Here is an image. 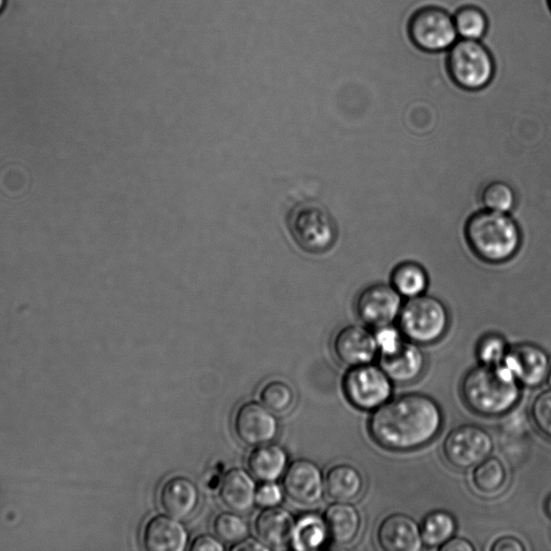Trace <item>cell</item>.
<instances>
[{"label": "cell", "mask_w": 551, "mask_h": 551, "mask_svg": "<svg viewBox=\"0 0 551 551\" xmlns=\"http://www.w3.org/2000/svg\"><path fill=\"white\" fill-rule=\"evenodd\" d=\"M219 498L230 511L245 514L257 503V487L252 476L244 470L226 473L219 488Z\"/></svg>", "instance_id": "d6986e66"}, {"label": "cell", "mask_w": 551, "mask_h": 551, "mask_svg": "<svg viewBox=\"0 0 551 551\" xmlns=\"http://www.w3.org/2000/svg\"><path fill=\"white\" fill-rule=\"evenodd\" d=\"M392 286L406 298H415L428 288V274L420 264L404 262L394 268L391 275Z\"/></svg>", "instance_id": "d4e9b609"}, {"label": "cell", "mask_w": 551, "mask_h": 551, "mask_svg": "<svg viewBox=\"0 0 551 551\" xmlns=\"http://www.w3.org/2000/svg\"><path fill=\"white\" fill-rule=\"evenodd\" d=\"M494 448L491 435L475 425H463L448 433L443 454L452 468L470 470L490 457Z\"/></svg>", "instance_id": "9c48e42d"}, {"label": "cell", "mask_w": 551, "mask_h": 551, "mask_svg": "<svg viewBox=\"0 0 551 551\" xmlns=\"http://www.w3.org/2000/svg\"><path fill=\"white\" fill-rule=\"evenodd\" d=\"M288 456L284 448L265 444L250 452L247 465L252 477L262 483H275L287 470Z\"/></svg>", "instance_id": "7402d4cb"}, {"label": "cell", "mask_w": 551, "mask_h": 551, "mask_svg": "<svg viewBox=\"0 0 551 551\" xmlns=\"http://www.w3.org/2000/svg\"><path fill=\"white\" fill-rule=\"evenodd\" d=\"M261 403L275 414L290 411L295 402L293 389L281 380L268 381L260 391Z\"/></svg>", "instance_id": "f1b7e54d"}, {"label": "cell", "mask_w": 551, "mask_h": 551, "mask_svg": "<svg viewBox=\"0 0 551 551\" xmlns=\"http://www.w3.org/2000/svg\"><path fill=\"white\" fill-rule=\"evenodd\" d=\"M188 543V530L177 518L158 515L145 525L143 544L148 551H185Z\"/></svg>", "instance_id": "2e32d148"}, {"label": "cell", "mask_w": 551, "mask_h": 551, "mask_svg": "<svg viewBox=\"0 0 551 551\" xmlns=\"http://www.w3.org/2000/svg\"><path fill=\"white\" fill-rule=\"evenodd\" d=\"M531 417L535 428L545 439L551 441V390L541 393L534 400Z\"/></svg>", "instance_id": "d6a6232c"}, {"label": "cell", "mask_w": 551, "mask_h": 551, "mask_svg": "<svg viewBox=\"0 0 551 551\" xmlns=\"http://www.w3.org/2000/svg\"><path fill=\"white\" fill-rule=\"evenodd\" d=\"M191 551H222V542L213 535L203 534L196 536L190 545Z\"/></svg>", "instance_id": "d590c367"}, {"label": "cell", "mask_w": 551, "mask_h": 551, "mask_svg": "<svg viewBox=\"0 0 551 551\" xmlns=\"http://www.w3.org/2000/svg\"><path fill=\"white\" fill-rule=\"evenodd\" d=\"M454 22L462 39L480 40L488 31L486 12L473 5L461 7L454 16Z\"/></svg>", "instance_id": "83f0119b"}, {"label": "cell", "mask_w": 551, "mask_h": 551, "mask_svg": "<svg viewBox=\"0 0 551 551\" xmlns=\"http://www.w3.org/2000/svg\"><path fill=\"white\" fill-rule=\"evenodd\" d=\"M282 486L290 500L304 506L317 504L326 490L319 466L306 459L296 460L288 466Z\"/></svg>", "instance_id": "7c38bea8"}, {"label": "cell", "mask_w": 551, "mask_h": 551, "mask_svg": "<svg viewBox=\"0 0 551 551\" xmlns=\"http://www.w3.org/2000/svg\"><path fill=\"white\" fill-rule=\"evenodd\" d=\"M377 539L386 551H419L425 545L417 521L404 514H392L381 521Z\"/></svg>", "instance_id": "9a60e30c"}, {"label": "cell", "mask_w": 551, "mask_h": 551, "mask_svg": "<svg viewBox=\"0 0 551 551\" xmlns=\"http://www.w3.org/2000/svg\"><path fill=\"white\" fill-rule=\"evenodd\" d=\"M407 28L413 44L419 50L429 53L450 50L459 36L454 17L445 9L435 6L417 10L409 19Z\"/></svg>", "instance_id": "52a82bcc"}, {"label": "cell", "mask_w": 551, "mask_h": 551, "mask_svg": "<svg viewBox=\"0 0 551 551\" xmlns=\"http://www.w3.org/2000/svg\"><path fill=\"white\" fill-rule=\"evenodd\" d=\"M443 422L442 409L435 400L426 394L409 393L375 409L369 432L381 448L406 452L431 443L439 435Z\"/></svg>", "instance_id": "6da1fadb"}, {"label": "cell", "mask_w": 551, "mask_h": 551, "mask_svg": "<svg viewBox=\"0 0 551 551\" xmlns=\"http://www.w3.org/2000/svg\"><path fill=\"white\" fill-rule=\"evenodd\" d=\"M460 390L466 407L487 418L512 412L521 398L520 384L504 364L474 367L463 377Z\"/></svg>", "instance_id": "7a4b0ae2"}, {"label": "cell", "mask_w": 551, "mask_h": 551, "mask_svg": "<svg viewBox=\"0 0 551 551\" xmlns=\"http://www.w3.org/2000/svg\"><path fill=\"white\" fill-rule=\"evenodd\" d=\"M420 528L423 544L431 548H440L454 538L457 522L455 517L448 512L434 511L423 519Z\"/></svg>", "instance_id": "484cf974"}, {"label": "cell", "mask_w": 551, "mask_h": 551, "mask_svg": "<svg viewBox=\"0 0 551 551\" xmlns=\"http://www.w3.org/2000/svg\"><path fill=\"white\" fill-rule=\"evenodd\" d=\"M482 201L488 210L507 214L514 209L516 195L513 188L503 181H493L484 189Z\"/></svg>", "instance_id": "4dcf8cb0"}, {"label": "cell", "mask_w": 551, "mask_h": 551, "mask_svg": "<svg viewBox=\"0 0 551 551\" xmlns=\"http://www.w3.org/2000/svg\"><path fill=\"white\" fill-rule=\"evenodd\" d=\"M508 351L507 343L503 336L490 333L479 339L476 356L480 364L501 365Z\"/></svg>", "instance_id": "1f68e13d"}, {"label": "cell", "mask_w": 551, "mask_h": 551, "mask_svg": "<svg viewBox=\"0 0 551 551\" xmlns=\"http://www.w3.org/2000/svg\"><path fill=\"white\" fill-rule=\"evenodd\" d=\"M343 390L353 407L375 411L390 400L392 380L380 366L371 363L353 366L344 377Z\"/></svg>", "instance_id": "ba28073f"}, {"label": "cell", "mask_w": 551, "mask_h": 551, "mask_svg": "<svg viewBox=\"0 0 551 551\" xmlns=\"http://www.w3.org/2000/svg\"><path fill=\"white\" fill-rule=\"evenodd\" d=\"M401 333L391 326L377 329L375 338L381 355H390L400 348L403 344Z\"/></svg>", "instance_id": "836d02e7"}, {"label": "cell", "mask_w": 551, "mask_h": 551, "mask_svg": "<svg viewBox=\"0 0 551 551\" xmlns=\"http://www.w3.org/2000/svg\"><path fill=\"white\" fill-rule=\"evenodd\" d=\"M546 2H547V6H548V8H549V10H550V12H551V0H546Z\"/></svg>", "instance_id": "7bdbcfd3"}, {"label": "cell", "mask_w": 551, "mask_h": 551, "mask_svg": "<svg viewBox=\"0 0 551 551\" xmlns=\"http://www.w3.org/2000/svg\"><path fill=\"white\" fill-rule=\"evenodd\" d=\"M233 551H267L270 547H267L262 542L257 540L246 539L238 544H235L231 548Z\"/></svg>", "instance_id": "f35d334b"}, {"label": "cell", "mask_w": 551, "mask_h": 551, "mask_svg": "<svg viewBox=\"0 0 551 551\" xmlns=\"http://www.w3.org/2000/svg\"><path fill=\"white\" fill-rule=\"evenodd\" d=\"M294 525L293 516L284 508L264 507L254 520V532L267 547L278 548L291 541Z\"/></svg>", "instance_id": "ffe728a7"}, {"label": "cell", "mask_w": 551, "mask_h": 551, "mask_svg": "<svg viewBox=\"0 0 551 551\" xmlns=\"http://www.w3.org/2000/svg\"><path fill=\"white\" fill-rule=\"evenodd\" d=\"M328 496L336 502L356 500L364 489V479L355 466L337 464L331 468L324 479Z\"/></svg>", "instance_id": "603a6c76"}, {"label": "cell", "mask_w": 551, "mask_h": 551, "mask_svg": "<svg viewBox=\"0 0 551 551\" xmlns=\"http://www.w3.org/2000/svg\"><path fill=\"white\" fill-rule=\"evenodd\" d=\"M426 364L425 353L415 343L403 342L397 351L380 357L381 369L398 384L413 383L425 371Z\"/></svg>", "instance_id": "ac0fdd59"}, {"label": "cell", "mask_w": 551, "mask_h": 551, "mask_svg": "<svg viewBox=\"0 0 551 551\" xmlns=\"http://www.w3.org/2000/svg\"><path fill=\"white\" fill-rule=\"evenodd\" d=\"M548 385L551 387V366L547 377Z\"/></svg>", "instance_id": "b9f144b4"}, {"label": "cell", "mask_w": 551, "mask_h": 551, "mask_svg": "<svg viewBox=\"0 0 551 551\" xmlns=\"http://www.w3.org/2000/svg\"><path fill=\"white\" fill-rule=\"evenodd\" d=\"M401 309V294L393 286L385 284L365 288L356 302V312L361 321L376 330L391 326L400 316Z\"/></svg>", "instance_id": "30bf717a"}, {"label": "cell", "mask_w": 551, "mask_h": 551, "mask_svg": "<svg viewBox=\"0 0 551 551\" xmlns=\"http://www.w3.org/2000/svg\"><path fill=\"white\" fill-rule=\"evenodd\" d=\"M329 536L337 545H348L357 539L362 519L356 506L348 502L330 505L324 513Z\"/></svg>", "instance_id": "44dd1931"}, {"label": "cell", "mask_w": 551, "mask_h": 551, "mask_svg": "<svg viewBox=\"0 0 551 551\" xmlns=\"http://www.w3.org/2000/svg\"><path fill=\"white\" fill-rule=\"evenodd\" d=\"M233 428L238 440L251 447L270 444L279 430L273 412L257 402H247L237 408Z\"/></svg>", "instance_id": "8fae6325"}, {"label": "cell", "mask_w": 551, "mask_h": 551, "mask_svg": "<svg viewBox=\"0 0 551 551\" xmlns=\"http://www.w3.org/2000/svg\"><path fill=\"white\" fill-rule=\"evenodd\" d=\"M282 500V491L275 483H263L257 490V503L263 507L277 506Z\"/></svg>", "instance_id": "e575fe53"}, {"label": "cell", "mask_w": 551, "mask_h": 551, "mask_svg": "<svg viewBox=\"0 0 551 551\" xmlns=\"http://www.w3.org/2000/svg\"><path fill=\"white\" fill-rule=\"evenodd\" d=\"M213 528L217 538L222 543L230 545L246 540L249 535V527L245 519L232 511L218 514Z\"/></svg>", "instance_id": "f546056e"}, {"label": "cell", "mask_w": 551, "mask_h": 551, "mask_svg": "<svg viewBox=\"0 0 551 551\" xmlns=\"http://www.w3.org/2000/svg\"><path fill=\"white\" fill-rule=\"evenodd\" d=\"M503 364L514 374L520 385L529 388L542 386L550 370L547 352L528 343L510 349Z\"/></svg>", "instance_id": "4fadbf2b"}, {"label": "cell", "mask_w": 551, "mask_h": 551, "mask_svg": "<svg viewBox=\"0 0 551 551\" xmlns=\"http://www.w3.org/2000/svg\"><path fill=\"white\" fill-rule=\"evenodd\" d=\"M333 349L339 362L353 367L370 364L378 346L372 333L358 326H348L334 337Z\"/></svg>", "instance_id": "5bb4252c"}, {"label": "cell", "mask_w": 551, "mask_h": 551, "mask_svg": "<svg viewBox=\"0 0 551 551\" xmlns=\"http://www.w3.org/2000/svg\"><path fill=\"white\" fill-rule=\"evenodd\" d=\"M159 501L167 515L187 519L200 504V492L190 478L174 476L161 487Z\"/></svg>", "instance_id": "e0dca14e"}, {"label": "cell", "mask_w": 551, "mask_h": 551, "mask_svg": "<svg viewBox=\"0 0 551 551\" xmlns=\"http://www.w3.org/2000/svg\"><path fill=\"white\" fill-rule=\"evenodd\" d=\"M7 0H0V14L3 13V11L6 8Z\"/></svg>", "instance_id": "60d3db41"}, {"label": "cell", "mask_w": 551, "mask_h": 551, "mask_svg": "<svg viewBox=\"0 0 551 551\" xmlns=\"http://www.w3.org/2000/svg\"><path fill=\"white\" fill-rule=\"evenodd\" d=\"M464 235L475 256L487 263L512 259L521 244V233L514 219L488 209L469 218Z\"/></svg>", "instance_id": "3957f363"}, {"label": "cell", "mask_w": 551, "mask_h": 551, "mask_svg": "<svg viewBox=\"0 0 551 551\" xmlns=\"http://www.w3.org/2000/svg\"><path fill=\"white\" fill-rule=\"evenodd\" d=\"M506 470L503 462L496 457H489L475 466L472 482L475 489L483 494L499 492L506 482Z\"/></svg>", "instance_id": "4316f807"}, {"label": "cell", "mask_w": 551, "mask_h": 551, "mask_svg": "<svg viewBox=\"0 0 551 551\" xmlns=\"http://www.w3.org/2000/svg\"><path fill=\"white\" fill-rule=\"evenodd\" d=\"M545 512L548 515V517L551 519V494L545 502Z\"/></svg>", "instance_id": "ab89813d"}, {"label": "cell", "mask_w": 551, "mask_h": 551, "mask_svg": "<svg viewBox=\"0 0 551 551\" xmlns=\"http://www.w3.org/2000/svg\"><path fill=\"white\" fill-rule=\"evenodd\" d=\"M287 225L294 243L308 254L326 253L337 239V228L326 208L314 202L294 206L288 214Z\"/></svg>", "instance_id": "277c9868"}, {"label": "cell", "mask_w": 551, "mask_h": 551, "mask_svg": "<svg viewBox=\"0 0 551 551\" xmlns=\"http://www.w3.org/2000/svg\"><path fill=\"white\" fill-rule=\"evenodd\" d=\"M492 551H525L526 547L522 542L513 538V536H504V538L499 539L494 542Z\"/></svg>", "instance_id": "8d00e7d4"}, {"label": "cell", "mask_w": 551, "mask_h": 551, "mask_svg": "<svg viewBox=\"0 0 551 551\" xmlns=\"http://www.w3.org/2000/svg\"><path fill=\"white\" fill-rule=\"evenodd\" d=\"M399 317L402 334L417 345L439 342L449 326L445 305L429 295L409 299Z\"/></svg>", "instance_id": "8992f818"}, {"label": "cell", "mask_w": 551, "mask_h": 551, "mask_svg": "<svg viewBox=\"0 0 551 551\" xmlns=\"http://www.w3.org/2000/svg\"><path fill=\"white\" fill-rule=\"evenodd\" d=\"M447 70L458 87L466 91H478L492 81L496 63L483 42L462 39L450 48Z\"/></svg>", "instance_id": "5b68a950"}, {"label": "cell", "mask_w": 551, "mask_h": 551, "mask_svg": "<svg viewBox=\"0 0 551 551\" xmlns=\"http://www.w3.org/2000/svg\"><path fill=\"white\" fill-rule=\"evenodd\" d=\"M328 536L324 518L310 514L295 522L290 542L296 550H315L326 542Z\"/></svg>", "instance_id": "cb8c5ba5"}, {"label": "cell", "mask_w": 551, "mask_h": 551, "mask_svg": "<svg viewBox=\"0 0 551 551\" xmlns=\"http://www.w3.org/2000/svg\"><path fill=\"white\" fill-rule=\"evenodd\" d=\"M441 551H474L473 544L462 538H451L440 547Z\"/></svg>", "instance_id": "74e56055"}]
</instances>
